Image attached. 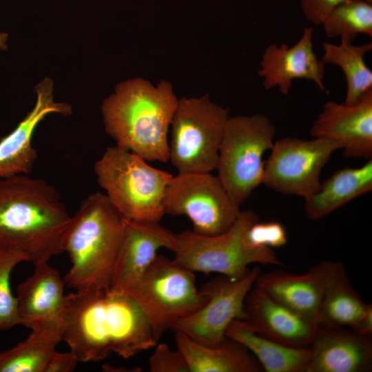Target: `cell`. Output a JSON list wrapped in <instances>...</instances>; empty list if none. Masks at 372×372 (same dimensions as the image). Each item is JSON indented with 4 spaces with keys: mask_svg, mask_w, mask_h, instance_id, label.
<instances>
[{
    "mask_svg": "<svg viewBox=\"0 0 372 372\" xmlns=\"http://www.w3.org/2000/svg\"><path fill=\"white\" fill-rule=\"evenodd\" d=\"M176 241V234L159 222L125 219L110 287L124 291L130 290L155 259L158 250L166 248L173 251Z\"/></svg>",
    "mask_w": 372,
    "mask_h": 372,
    "instance_id": "cell-16",
    "label": "cell"
},
{
    "mask_svg": "<svg viewBox=\"0 0 372 372\" xmlns=\"http://www.w3.org/2000/svg\"><path fill=\"white\" fill-rule=\"evenodd\" d=\"M364 1H368L369 3H372V0H364Z\"/></svg>",
    "mask_w": 372,
    "mask_h": 372,
    "instance_id": "cell-35",
    "label": "cell"
},
{
    "mask_svg": "<svg viewBox=\"0 0 372 372\" xmlns=\"http://www.w3.org/2000/svg\"><path fill=\"white\" fill-rule=\"evenodd\" d=\"M63 341L79 362L112 353L128 359L157 344L142 309L127 292L109 287L66 295Z\"/></svg>",
    "mask_w": 372,
    "mask_h": 372,
    "instance_id": "cell-1",
    "label": "cell"
},
{
    "mask_svg": "<svg viewBox=\"0 0 372 372\" xmlns=\"http://www.w3.org/2000/svg\"><path fill=\"white\" fill-rule=\"evenodd\" d=\"M177 349L183 354L189 372H261L253 354L238 342L226 338L214 347L205 346L176 331Z\"/></svg>",
    "mask_w": 372,
    "mask_h": 372,
    "instance_id": "cell-21",
    "label": "cell"
},
{
    "mask_svg": "<svg viewBox=\"0 0 372 372\" xmlns=\"http://www.w3.org/2000/svg\"><path fill=\"white\" fill-rule=\"evenodd\" d=\"M29 329L31 332L23 340L0 353V372H45L56 346L63 340V318L36 322Z\"/></svg>",
    "mask_w": 372,
    "mask_h": 372,
    "instance_id": "cell-22",
    "label": "cell"
},
{
    "mask_svg": "<svg viewBox=\"0 0 372 372\" xmlns=\"http://www.w3.org/2000/svg\"><path fill=\"white\" fill-rule=\"evenodd\" d=\"M242 320L255 332L293 347H309L318 328L254 285L246 296Z\"/></svg>",
    "mask_w": 372,
    "mask_h": 372,
    "instance_id": "cell-19",
    "label": "cell"
},
{
    "mask_svg": "<svg viewBox=\"0 0 372 372\" xmlns=\"http://www.w3.org/2000/svg\"><path fill=\"white\" fill-rule=\"evenodd\" d=\"M342 147L339 141L327 138L278 139L265 161L262 184L276 192L306 199L319 189L323 167Z\"/></svg>",
    "mask_w": 372,
    "mask_h": 372,
    "instance_id": "cell-11",
    "label": "cell"
},
{
    "mask_svg": "<svg viewBox=\"0 0 372 372\" xmlns=\"http://www.w3.org/2000/svg\"><path fill=\"white\" fill-rule=\"evenodd\" d=\"M346 0H300L302 12L310 23L320 25L327 15Z\"/></svg>",
    "mask_w": 372,
    "mask_h": 372,
    "instance_id": "cell-31",
    "label": "cell"
},
{
    "mask_svg": "<svg viewBox=\"0 0 372 372\" xmlns=\"http://www.w3.org/2000/svg\"><path fill=\"white\" fill-rule=\"evenodd\" d=\"M30 262L24 253L0 247V330L8 331L20 325L17 297L10 287L14 268L22 262Z\"/></svg>",
    "mask_w": 372,
    "mask_h": 372,
    "instance_id": "cell-28",
    "label": "cell"
},
{
    "mask_svg": "<svg viewBox=\"0 0 372 372\" xmlns=\"http://www.w3.org/2000/svg\"><path fill=\"white\" fill-rule=\"evenodd\" d=\"M313 27H304L301 37L293 45L271 43L265 48L258 74L262 79L266 90L278 87L281 94L287 95L293 81L303 79L327 91L323 83L326 64L313 50Z\"/></svg>",
    "mask_w": 372,
    "mask_h": 372,
    "instance_id": "cell-13",
    "label": "cell"
},
{
    "mask_svg": "<svg viewBox=\"0 0 372 372\" xmlns=\"http://www.w3.org/2000/svg\"><path fill=\"white\" fill-rule=\"evenodd\" d=\"M240 207L211 172L173 176L164 200L165 214L185 216L193 231L210 236L227 231L240 214Z\"/></svg>",
    "mask_w": 372,
    "mask_h": 372,
    "instance_id": "cell-10",
    "label": "cell"
},
{
    "mask_svg": "<svg viewBox=\"0 0 372 372\" xmlns=\"http://www.w3.org/2000/svg\"><path fill=\"white\" fill-rule=\"evenodd\" d=\"M137 302L158 341L180 319L203 305L207 293L198 289L194 271L157 255L127 291Z\"/></svg>",
    "mask_w": 372,
    "mask_h": 372,
    "instance_id": "cell-9",
    "label": "cell"
},
{
    "mask_svg": "<svg viewBox=\"0 0 372 372\" xmlns=\"http://www.w3.org/2000/svg\"><path fill=\"white\" fill-rule=\"evenodd\" d=\"M170 82L142 78L119 83L101 105L106 133L116 146L147 161H169L168 133L178 104Z\"/></svg>",
    "mask_w": 372,
    "mask_h": 372,
    "instance_id": "cell-3",
    "label": "cell"
},
{
    "mask_svg": "<svg viewBox=\"0 0 372 372\" xmlns=\"http://www.w3.org/2000/svg\"><path fill=\"white\" fill-rule=\"evenodd\" d=\"M8 40V34L6 32H0V49L6 50V41Z\"/></svg>",
    "mask_w": 372,
    "mask_h": 372,
    "instance_id": "cell-34",
    "label": "cell"
},
{
    "mask_svg": "<svg viewBox=\"0 0 372 372\" xmlns=\"http://www.w3.org/2000/svg\"><path fill=\"white\" fill-rule=\"evenodd\" d=\"M340 41L339 44L324 42L321 59L325 64L338 66L343 72L347 87L344 103L351 105L372 90V71L364 61L372 50V43L354 45Z\"/></svg>",
    "mask_w": 372,
    "mask_h": 372,
    "instance_id": "cell-26",
    "label": "cell"
},
{
    "mask_svg": "<svg viewBox=\"0 0 372 372\" xmlns=\"http://www.w3.org/2000/svg\"><path fill=\"white\" fill-rule=\"evenodd\" d=\"M245 239L251 247L271 249L282 247L288 241L284 226L276 221L255 222L246 231Z\"/></svg>",
    "mask_w": 372,
    "mask_h": 372,
    "instance_id": "cell-29",
    "label": "cell"
},
{
    "mask_svg": "<svg viewBox=\"0 0 372 372\" xmlns=\"http://www.w3.org/2000/svg\"><path fill=\"white\" fill-rule=\"evenodd\" d=\"M229 110L209 94L178 101L171 122L169 161L178 174L216 170Z\"/></svg>",
    "mask_w": 372,
    "mask_h": 372,
    "instance_id": "cell-8",
    "label": "cell"
},
{
    "mask_svg": "<svg viewBox=\"0 0 372 372\" xmlns=\"http://www.w3.org/2000/svg\"><path fill=\"white\" fill-rule=\"evenodd\" d=\"M37 100L32 110L8 135L0 140V178L30 174L37 153L32 139L38 125L50 114L64 116L72 113L70 105L56 103L53 98V82L45 78L35 87Z\"/></svg>",
    "mask_w": 372,
    "mask_h": 372,
    "instance_id": "cell-17",
    "label": "cell"
},
{
    "mask_svg": "<svg viewBox=\"0 0 372 372\" xmlns=\"http://www.w3.org/2000/svg\"><path fill=\"white\" fill-rule=\"evenodd\" d=\"M315 138L339 141L347 158H372V90L348 105L326 102L310 128Z\"/></svg>",
    "mask_w": 372,
    "mask_h": 372,
    "instance_id": "cell-15",
    "label": "cell"
},
{
    "mask_svg": "<svg viewBox=\"0 0 372 372\" xmlns=\"http://www.w3.org/2000/svg\"><path fill=\"white\" fill-rule=\"evenodd\" d=\"M71 216L57 189L29 174L0 178V247L26 254L34 265L63 253Z\"/></svg>",
    "mask_w": 372,
    "mask_h": 372,
    "instance_id": "cell-2",
    "label": "cell"
},
{
    "mask_svg": "<svg viewBox=\"0 0 372 372\" xmlns=\"http://www.w3.org/2000/svg\"><path fill=\"white\" fill-rule=\"evenodd\" d=\"M371 305L353 287L344 265L339 262L324 289L317 327L353 329Z\"/></svg>",
    "mask_w": 372,
    "mask_h": 372,
    "instance_id": "cell-25",
    "label": "cell"
},
{
    "mask_svg": "<svg viewBox=\"0 0 372 372\" xmlns=\"http://www.w3.org/2000/svg\"><path fill=\"white\" fill-rule=\"evenodd\" d=\"M353 330L362 335L372 336V305L369 307Z\"/></svg>",
    "mask_w": 372,
    "mask_h": 372,
    "instance_id": "cell-33",
    "label": "cell"
},
{
    "mask_svg": "<svg viewBox=\"0 0 372 372\" xmlns=\"http://www.w3.org/2000/svg\"><path fill=\"white\" fill-rule=\"evenodd\" d=\"M338 262L323 260L302 274H294L281 269L264 274L260 273L254 285L278 303L317 327L321 300Z\"/></svg>",
    "mask_w": 372,
    "mask_h": 372,
    "instance_id": "cell-14",
    "label": "cell"
},
{
    "mask_svg": "<svg viewBox=\"0 0 372 372\" xmlns=\"http://www.w3.org/2000/svg\"><path fill=\"white\" fill-rule=\"evenodd\" d=\"M371 190L372 158L361 167L335 172L304 199V212L309 219L319 220Z\"/></svg>",
    "mask_w": 372,
    "mask_h": 372,
    "instance_id": "cell-23",
    "label": "cell"
},
{
    "mask_svg": "<svg viewBox=\"0 0 372 372\" xmlns=\"http://www.w3.org/2000/svg\"><path fill=\"white\" fill-rule=\"evenodd\" d=\"M148 361L151 372H189L186 360L182 352L171 349L165 343L156 344Z\"/></svg>",
    "mask_w": 372,
    "mask_h": 372,
    "instance_id": "cell-30",
    "label": "cell"
},
{
    "mask_svg": "<svg viewBox=\"0 0 372 372\" xmlns=\"http://www.w3.org/2000/svg\"><path fill=\"white\" fill-rule=\"evenodd\" d=\"M94 172L105 194L125 219L160 222L173 175L116 145L107 147Z\"/></svg>",
    "mask_w": 372,
    "mask_h": 372,
    "instance_id": "cell-5",
    "label": "cell"
},
{
    "mask_svg": "<svg viewBox=\"0 0 372 372\" xmlns=\"http://www.w3.org/2000/svg\"><path fill=\"white\" fill-rule=\"evenodd\" d=\"M328 38L352 42L358 34L372 37V3L346 0L336 6L321 25Z\"/></svg>",
    "mask_w": 372,
    "mask_h": 372,
    "instance_id": "cell-27",
    "label": "cell"
},
{
    "mask_svg": "<svg viewBox=\"0 0 372 372\" xmlns=\"http://www.w3.org/2000/svg\"><path fill=\"white\" fill-rule=\"evenodd\" d=\"M79 362L76 355L70 350L67 352L55 351L49 360L45 372L73 371Z\"/></svg>",
    "mask_w": 372,
    "mask_h": 372,
    "instance_id": "cell-32",
    "label": "cell"
},
{
    "mask_svg": "<svg viewBox=\"0 0 372 372\" xmlns=\"http://www.w3.org/2000/svg\"><path fill=\"white\" fill-rule=\"evenodd\" d=\"M260 273V268L254 267L239 279L221 275L206 282L201 287L208 297L205 303L178 320L172 329L201 344L218 345L227 338L229 325L242 320L246 296Z\"/></svg>",
    "mask_w": 372,
    "mask_h": 372,
    "instance_id": "cell-12",
    "label": "cell"
},
{
    "mask_svg": "<svg viewBox=\"0 0 372 372\" xmlns=\"http://www.w3.org/2000/svg\"><path fill=\"white\" fill-rule=\"evenodd\" d=\"M65 284L59 271L48 262L35 265L32 274L17 287L20 325L29 328L36 322L63 317Z\"/></svg>",
    "mask_w": 372,
    "mask_h": 372,
    "instance_id": "cell-20",
    "label": "cell"
},
{
    "mask_svg": "<svg viewBox=\"0 0 372 372\" xmlns=\"http://www.w3.org/2000/svg\"><path fill=\"white\" fill-rule=\"evenodd\" d=\"M258 220L254 211L241 210L223 233L210 236L187 229L176 234L174 259L194 272L217 273L232 279L245 276L251 264L282 266L271 248L251 247L245 241L246 231Z\"/></svg>",
    "mask_w": 372,
    "mask_h": 372,
    "instance_id": "cell-6",
    "label": "cell"
},
{
    "mask_svg": "<svg viewBox=\"0 0 372 372\" xmlns=\"http://www.w3.org/2000/svg\"><path fill=\"white\" fill-rule=\"evenodd\" d=\"M276 127L263 114L229 116L216 170L233 202L240 207L262 183L263 155L274 143Z\"/></svg>",
    "mask_w": 372,
    "mask_h": 372,
    "instance_id": "cell-7",
    "label": "cell"
},
{
    "mask_svg": "<svg viewBox=\"0 0 372 372\" xmlns=\"http://www.w3.org/2000/svg\"><path fill=\"white\" fill-rule=\"evenodd\" d=\"M226 336L245 347L256 358L263 371L305 372L311 358L309 347H293L263 336L242 320L233 321Z\"/></svg>",
    "mask_w": 372,
    "mask_h": 372,
    "instance_id": "cell-24",
    "label": "cell"
},
{
    "mask_svg": "<svg viewBox=\"0 0 372 372\" xmlns=\"http://www.w3.org/2000/svg\"><path fill=\"white\" fill-rule=\"evenodd\" d=\"M305 372H369L371 337L348 327H318Z\"/></svg>",
    "mask_w": 372,
    "mask_h": 372,
    "instance_id": "cell-18",
    "label": "cell"
},
{
    "mask_svg": "<svg viewBox=\"0 0 372 372\" xmlns=\"http://www.w3.org/2000/svg\"><path fill=\"white\" fill-rule=\"evenodd\" d=\"M125 228V218L104 193L85 198L65 232L63 253L71 267L64 278L75 291L110 287Z\"/></svg>",
    "mask_w": 372,
    "mask_h": 372,
    "instance_id": "cell-4",
    "label": "cell"
}]
</instances>
